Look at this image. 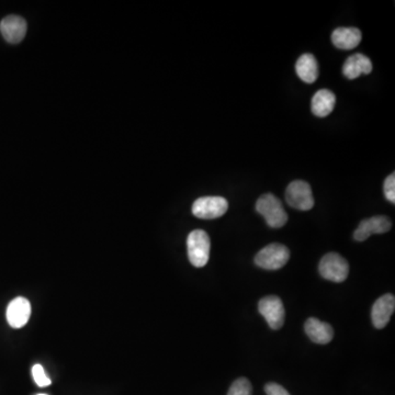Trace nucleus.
<instances>
[{"label": "nucleus", "instance_id": "obj_1", "mask_svg": "<svg viewBox=\"0 0 395 395\" xmlns=\"http://www.w3.org/2000/svg\"><path fill=\"white\" fill-rule=\"evenodd\" d=\"M256 210L273 228H283L288 221V214L283 209V202L271 193H266L258 199Z\"/></svg>", "mask_w": 395, "mask_h": 395}, {"label": "nucleus", "instance_id": "obj_2", "mask_svg": "<svg viewBox=\"0 0 395 395\" xmlns=\"http://www.w3.org/2000/svg\"><path fill=\"white\" fill-rule=\"evenodd\" d=\"M188 257L195 267H205L210 257L211 242L208 234L202 230H195L187 240Z\"/></svg>", "mask_w": 395, "mask_h": 395}, {"label": "nucleus", "instance_id": "obj_3", "mask_svg": "<svg viewBox=\"0 0 395 395\" xmlns=\"http://www.w3.org/2000/svg\"><path fill=\"white\" fill-rule=\"evenodd\" d=\"M290 258V250L283 244L273 243L266 246L258 252L255 257V264L258 267L267 271L281 269Z\"/></svg>", "mask_w": 395, "mask_h": 395}, {"label": "nucleus", "instance_id": "obj_4", "mask_svg": "<svg viewBox=\"0 0 395 395\" xmlns=\"http://www.w3.org/2000/svg\"><path fill=\"white\" fill-rule=\"evenodd\" d=\"M320 276L326 280L333 283H343L349 273L347 260L337 253H328L320 259L318 266Z\"/></svg>", "mask_w": 395, "mask_h": 395}, {"label": "nucleus", "instance_id": "obj_5", "mask_svg": "<svg viewBox=\"0 0 395 395\" xmlns=\"http://www.w3.org/2000/svg\"><path fill=\"white\" fill-rule=\"evenodd\" d=\"M285 200L291 208L309 211L314 207L312 188L303 181H294L285 190Z\"/></svg>", "mask_w": 395, "mask_h": 395}, {"label": "nucleus", "instance_id": "obj_6", "mask_svg": "<svg viewBox=\"0 0 395 395\" xmlns=\"http://www.w3.org/2000/svg\"><path fill=\"white\" fill-rule=\"evenodd\" d=\"M228 202L222 197H202L195 201L193 213L195 216L203 220H213L226 214Z\"/></svg>", "mask_w": 395, "mask_h": 395}, {"label": "nucleus", "instance_id": "obj_7", "mask_svg": "<svg viewBox=\"0 0 395 395\" xmlns=\"http://www.w3.org/2000/svg\"><path fill=\"white\" fill-rule=\"evenodd\" d=\"M258 311L273 330H279L285 323V311L283 301L277 295H267L258 303Z\"/></svg>", "mask_w": 395, "mask_h": 395}, {"label": "nucleus", "instance_id": "obj_8", "mask_svg": "<svg viewBox=\"0 0 395 395\" xmlns=\"http://www.w3.org/2000/svg\"><path fill=\"white\" fill-rule=\"evenodd\" d=\"M392 228V223L384 215H378L367 220L361 221L357 230L354 233V238L357 242L368 240L373 234H384Z\"/></svg>", "mask_w": 395, "mask_h": 395}, {"label": "nucleus", "instance_id": "obj_9", "mask_svg": "<svg viewBox=\"0 0 395 395\" xmlns=\"http://www.w3.org/2000/svg\"><path fill=\"white\" fill-rule=\"evenodd\" d=\"M28 25L25 19L19 15H8L0 22V32L5 40L11 44L20 43L27 34Z\"/></svg>", "mask_w": 395, "mask_h": 395}, {"label": "nucleus", "instance_id": "obj_10", "mask_svg": "<svg viewBox=\"0 0 395 395\" xmlns=\"http://www.w3.org/2000/svg\"><path fill=\"white\" fill-rule=\"evenodd\" d=\"M8 324L13 328H21L29 322L31 316V304L23 297L13 299L8 305L7 313Z\"/></svg>", "mask_w": 395, "mask_h": 395}, {"label": "nucleus", "instance_id": "obj_11", "mask_svg": "<svg viewBox=\"0 0 395 395\" xmlns=\"http://www.w3.org/2000/svg\"><path fill=\"white\" fill-rule=\"evenodd\" d=\"M395 310L394 295L388 293L375 301L371 311V318H373V325L378 330H382L388 325L390 322L391 316Z\"/></svg>", "mask_w": 395, "mask_h": 395}, {"label": "nucleus", "instance_id": "obj_12", "mask_svg": "<svg viewBox=\"0 0 395 395\" xmlns=\"http://www.w3.org/2000/svg\"><path fill=\"white\" fill-rule=\"evenodd\" d=\"M305 333L313 343L325 345L330 343L334 337V330L328 323L318 318H311L305 322Z\"/></svg>", "mask_w": 395, "mask_h": 395}, {"label": "nucleus", "instance_id": "obj_13", "mask_svg": "<svg viewBox=\"0 0 395 395\" xmlns=\"http://www.w3.org/2000/svg\"><path fill=\"white\" fill-rule=\"evenodd\" d=\"M373 70V63L370 58L357 53L349 56L344 64L343 73L348 79H356L359 76L370 74Z\"/></svg>", "mask_w": 395, "mask_h": 395}, {"label": "nucleus", "instance_id": "obj_14", "mask_svg": "<svg viewBox=\"0 0 395 395\" xmlns=\"http://www.w3.org/2000/svg\"><path fill=\"white\" fill-rule=\"evenodd\" d=\"M335 105L336 96L328 89H322L313 96L311 109H312L313 115H316L318 118H325L333 112Z\"/></svg>", "mask_w": 395, "mask_h": 395}, {"label": "nucleus", "instance_id": "obj_15", "mask_svg": "<svg viewBox=\"0 0 395 395\" xmlns=\"http://www.w3.org/2000/svg\"><path fill=\"white\" fill-rule=\"evenodd\" d=\"M361 41V32L357 28H338L332 34V42L340 50H353Z\"/></svg>", "mask_w": 395, "mask_h": 395}, {"label": "nucleus", "instance_id": "obj_16", "mask_svg": "<svg viewBox=\"0 0 395 395\" xmlns=\"http://www.w3.org/2000/svg\"><path fill=\"white\" fill-rule=\"evenodd\" d=\"M299 77L306 84H313L318 77V60L312 54H303L295 64Z\"/></svg>", "mask_w": 395, "mask_h": 395}, {"label": "nucleus", "instance_id": "obj_17", "mask_svg": "<svg viewBox=\"0 0 395 395\" xmlns=\"http://www.w3.org/2000/svg\"><path fill=\"white\" fill-rule=\"evenodd\" d=\"M252 383L246 378H240L231 385L228 395H252Z\"/></svg>", "mask_w": 395, "mask_h": 395}, {"label": "nucleus", "instance_id": "obj_18", "mask_svg": "<svg viewBox=\"0 0 395 395\" xmlns=\"http://www.w3.org/2000/svg\"><path fill=\"white\" fill-rule=\"evenodd\" d=\"M32 375L34 379L35 383L40 387V388H46L51 385V380L46 375V371L43 369L41 365H34L32 368Z\"/></svg>", "mask_w": 395, "mask_h": 395}, {"label": "nucleus", "instance_id": "obj_19", "mask_svg": "<svg viewBox=\"0 0 395 395\" xmlns=\"http://www.w3.org/2000/svg\"><path fill=\"white\" fill-rule=\"evenodd\" d=\"M383 190L387 200L390 202L395 203V174H391L387 179H385L384 185H383Z\"/></svg>", "mask_w": 395, "mask_h": 395}, {"label": "nucleus", "instance_id": "obj_20", "mask_svg": "<svg viewBox=\"0 0 395 395\" xmlns=\"http://www.w3.org/2000/svg\"><path fill=\"white\" fill-rule=\"evenodd\" d=\"M265 392L267 395H290V393L285 390L283 385L278 384V383L266 384Z\"/></svg>", "mask_w": 395, "mask_h": 395}, {"label": "nucleus", "instance_id": "obj_21", "mask_svg": "<svg viewBox=\"0 0 395 395\" xmlns=\"http://www.w3.org/2000/svg\"><path fill=\"white\" fill-rule=\"evenodd\" d=\"M38 395H48V394H43V393H42V394H38Z\"/></svg>", "mask_w": 395, "mask_h": 395}]
</instances>
